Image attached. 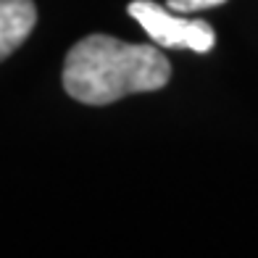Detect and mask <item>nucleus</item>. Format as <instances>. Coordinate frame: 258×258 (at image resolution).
Segmentation results:
<instances>
[{
  "label": "nucleus",
  "mask_w": 258,
  "mask_h": 258,
  "mask_svg": "<svg viewBox=\"0 0 258 258\" xmlns=\"http://www.w3.org/2000/svg\"><path fill=\"white\" fill-rule=\"evenodd\" d=\"M227 0H166V6L177 14H195V11H206V8H216Z\"/></svg>",
  "instance_id": "4"
},
{
  "label": "nucleus",
  "mask_w": 258,
  "mask_h": 258,
  "mask_svg": "<svg viewBox=\"0 0 258 258\" xmlns=\"http://www.w3.org/2000/svg\"><path fill=\"white\" fill-rule=\"evenodd\" d=\"M171 79V63L156 45H132L111 34L79 40L63 61V90L85 105H111L135 92H156Z\"/></svg>",
  "instance_id": "1"
},
{
  "label": "nucleus",
  "mask_w": 258,
  "mask_h": 258,
  "mask_svg": "<svg viewBox=\"0 0 258 258\" xmlns=\"http://www.w3.org/2000/svg\"><path fill=\"white\" fill-rule=\"evenodd\" d=\"M126 11L158 48H187L192 53H208L216 45V32L206 19L179 16L169 6L163 8L153 0H135L126 6Z\"/></svg>",
  "instance_id": "2"
},
{
  "label": "nucleus",
  "mask_w": 258,
  "mask_h": 258,
  "mask_svg": "<svg viewBox=\"0 0 258 258\" xmlns=\"http://www.w3.org/2000/svg\"><path fill=\"white\" fill-rule=\"evenodd\" d=\"M37 24V8L32 0H0V61L24 45Z\"/></svg>",
  "instance_id": "3"
}]
</instances>
